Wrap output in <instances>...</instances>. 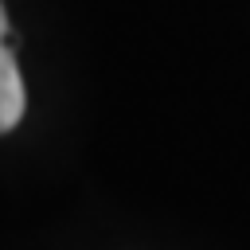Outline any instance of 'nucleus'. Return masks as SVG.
Masks as SVG:
<instances>
[{
  "label": "nucleus",
  "instance_id": "f257e3e1",
  "mask_svg": "<svg viewBox=\"0 0 250 250\" xmlns=\"http://www.w3.org/2000/svg\"><path fill=\"white\" fill-rule=\"evenodd\" d=\"M20 117H23V82L16 55L8 47V12L0 4V133H8Z\"/></svg>",
  "mask_w": 250,
  "mask_h": 250
}]
</instances>
